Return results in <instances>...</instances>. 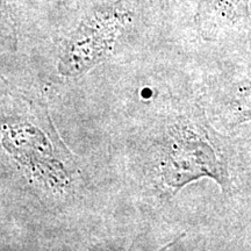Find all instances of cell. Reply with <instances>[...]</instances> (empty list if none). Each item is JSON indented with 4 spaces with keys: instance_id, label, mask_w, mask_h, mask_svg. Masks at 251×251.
Segmentation results:
<instances>
[{
    "instance_id": "6da1fadb",
    "label": "cell",
    "mask_w": 251,
    "mask_h": 251,
    "mask_svg": "<svg viewBox=\"0 0 251 251\" xmlns=\"http://www.w3.org/2000/svg\"><path fill=\"white\" fill-rule=\"evenodd\" d=\"M136 143L141 186L157 201H169L202 177L214 179L224 192L230 191L219 141L196 103L176 102L163 108L141 131Z\"/></svg>"
},
{
    "instance_id": "7a4b0ae2",
    "label": "cell",
    "mask_w": 251,
    "mask_h": 251,
    "mask_svg": "<svg viewBox=\"0 0 251 251\" xmlns=\"http://www.w3.org/2000/svg\"><path fill=\"white\" fill-rule=\"evenodd\" d=\"M2 157L49 205L68 202L83 180L79 161L56 131L43 94L1 80Z\"/></svg>"
},
{
    "instance_id": "3957f363",
    "label": "cell",
    "mask_w": 251,
    "mask_h": 251,
    "mask_svg": "<svg viewBox=\"0 0 251 251\" xmlns=\"http://www.w3.org/2000/svg\"><path fill=\"white\" fill-rule=\"evenodd\" d=\"M134 20L133 0H114L91 9L63 39L57 55L58 74L77 78L107 61Z\"/></svg>"
},
{
    "instance_id": "277c9868",
    "label": "cell",
    "mask_w": 251,
    "mask_h": 251,
    "mask_svg": "<svg viewBox=\"0 0 251 251\" xmlns=\"http://www.w3.org/2000/svg\"><path fill=\"white\" fill-rule=\"evenodd\" d=\"M137 5H144V4H163L166 0H133Z\"/></svg>"
}]
</instances>
